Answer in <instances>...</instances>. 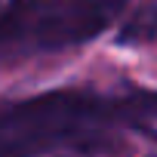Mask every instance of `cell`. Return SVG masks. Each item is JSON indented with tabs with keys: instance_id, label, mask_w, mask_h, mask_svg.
<instances>
[{
	"instance_id": "obj_1",
	"label": "cell",
	"mask_w": 157,
	"mask_h": 157,
	"mask_svg": "<svg viewBox=\"0 0 157 157\" xmlns=\"http://www.w3.org/2000/svg\"><path fill=\"white\" fill-rule=\"evenodd\" d=\"M157 120V90L126 96L96 90H49L0 111V157H40L56 148L99 151L117 132Z\"/></svg>"
},
{
	"instance_id": "obj_2",
	"label": "cell",
	"mask_w": 157,
	"mask_h": 157,
	"mask_svg": "<svg viewBox=\"0 0 157 157\" xmlns=\"http://www.w3.org/2000/svg\"><path fill=\"white\" fill-rule=\"evenodd\" d=\"M123 10L126 0H10L0 10V59L83 46Z\"/></svg>"
},
{
	"instance_id": "obj_3",
	"label": "cell",
	"mask_w": 157,
	"mask_h": 157,
	"mask_svg": "<svg viewBox=\"0 0 157 157\" xmlns=\"http://www.w3.org/2000/svg\"><path fill=\"white\" fill-rule=\"evenodd\" d=\"M154 37H157V6L142 10L120 31V43H145V40H154Z\"/></svg>"
}]
</instances>
